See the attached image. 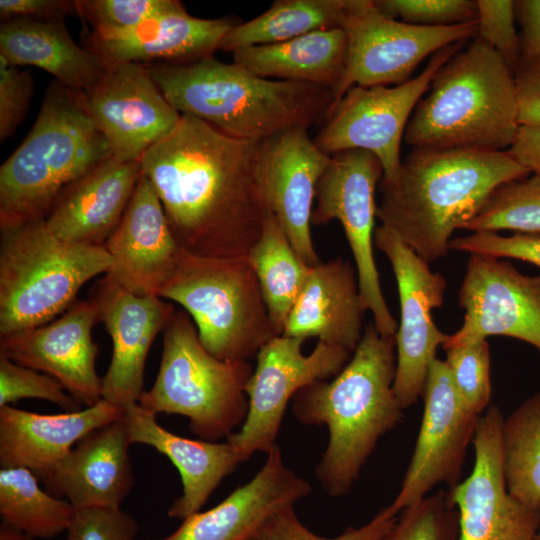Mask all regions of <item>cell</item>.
Wrapping results in <instances>:
<instances>
[{
	"label": "cell",
	"mask_w": 540,
	"mask_h": 540,
	"mask_svg": "<svg viewBox=\"0 0 540 540\" xmlns=\"http://www.w3.org/2000/svg\"><path fill=\"white\" fill-rule=\"evenodd\" d=\"M162 333L156 379L137 403L155 415L187 417L201 440L227 439L246 419L245 387L254 367L249 360H220L210 354L184 309L174 311Z\"/></svg>",
	"instance_id": "obj_8"
},
{
	"label": "cell",
	"mask_w": 540,
	"mask_h": 540,
	"mask_svg": "<svg viewBox=\"0 0 540 540\" xmlns=\"http://www.w3.org/2000/svg\"><path fill=\"white\" fill-rule=\"evenodd\" d=\"M258 142L233 138L191 115L140 159L184 250L248 257L269 213L255 173Z\"/></svg>",
	"instance_id": "obj_1"
},
{
	"label": "cell",
	"mask_w": 540,
	"mask_h": 540,
	"mask_svg": "<svg viewBox=\"0 0 540 540\" xmlns=\"http://www.w3.org/2000/svg\"><path fill=\"white\" fill-rule=\"evenodd\" d=\"M111 157L80 92L55 80L29 134L0 167V227L45 219L66 187Z\"/></svg>",
	"instance_id": "obj_6"
},
{
	"label": "cell",
	"mask_w": 540,
	"mask_h": 540,
	"mask_svg": "<svg viewBox=\"0 0 540 540\" xmlns=\"http://www.w3.org/2000/svg\"><path fill=\"white\" fill-rule=\"evenodd\" d=\"M177 0H77L79 16L87 20L95 34L129 30L159 15Z\"/></svg>",
	"instance_id": "obj_42"
},
{
	"label": "cell",
	"mask_w": 540,
	"mask_h": 540,
	"mask_svg": "<svg viewBox=\"0 0 540 540\" xmlns=\"http://www.w3.org/2000/svg\"><path fill=\"white\" fill-rule=\"evenodd\" d=\"M311 491L307 480L285 466L276 444L249 482L215 507L186 517L172 534L158 540H247L268 516Z\"/></svg>",
	"instance_id": "obj_24"
},
{
	"label": "cell",
	"mask_w": 540,
	"mask_h": 540,
	"mask_svg": "<svg viewBox=\"0 0 540 540\" xmlns=\"http://www.w3.org/2000/svg\"><path fill=\"white\" fill-rule=\"evenodd\" d=\"M157 296L182 306L205 349L220 360H249L277 336L248 257L201 256L180 247Z\"/></svg>",
	"instance_id": "obj_9"
},
{
	"label": "cell",
	"mask_w": 540,
	"mask_h": 540,
	"mask_svg": "<svg viewBox=\"0 0 540 540\" xmlns=\"http://www.w3.org/2000/svg\"><path fill=\"white\" fill-rule=\"evenodd\" d=\"M515 3L516 23L522 56L540 54V0H517Z\"/></svg>",
	"instance_id": "obj_49"
},
{
	"label": "cell",
	"mask_w": 540,
	"mask_h": 540,
	"mask_svg": "<svg viewBox=\"0 0 540 540\" xmlns=\"http://www.w3.org/2000/svg\"><path fill=\"white\" fill-rule=\"evenodd\" d=\"M234 25L229 18L191 16L177 1L169 10L129 30L91 33L85 37V47L110 61L188 63L213 55Z\"/></svg>",
	"instance_id": "obj_27"
},
{
	"label": "cell",
	"mask_w": 540,
	"mask_h": 540,
	"mask_svg": "<svg viewBox=\"0 0 540 540\" xmlns=\"http://www.w3.org/2000/svg\"><path fill=\"white\" fill-rule=\"evenodd\" d=\"M477 8V37L493 48L514 74L522 58L514 1L477 0Z\"/></svg>",
	"instance_id": "obj_43"
},
{
	"label": "cell",
	"mask_w": 540,
	"mask_h": 540,
	"mask_svg": "<svg viewBox=\"0 0 540 540\" xmlns=\"http://www.w3.org/2000/svg\"><path fill=\"white\" fill-rule=\"evenodd\" d=\"M0 540H35L5 524L0 525Z\"/></svg>",
	"instance_id": "obj_51"
},
{
	"label": "cell",
	"mask_w": 540,
	"mask_h": 540,
	"mask_svg": "<svg viewBox=\"0 0 540 540\" xmlns=\"http://www.w3.org/2000/svg\"><path fill=\"white\" fill-rule=\"evenodd\" d=\"M340 28L348 49L336 103L352 86L403 84L426 57L478 34L477 20L447 27L416 26L386 16L372 0H349Z\"/></svg>",
	"instance_id": "obj_11"
},
{
	"label": "cell",
	"mask_w": 540,
	"mask_h": 540,
	"mask_svg": "<svg viewBox=\"0 0 540 540\" xmlns=\"http://www.w3.org/2000/svg\"><path fill=\"white\" fill-rule=\"evenodd\" d=\"M141 176L140 162H101L62 191L45 218L49 231L65 241L104 245Z\"/></svg>",
	"instance_id": "obj_26"
},
{
	"label": "cell",
	"mask_w": 540,
	"mask_h": 540,
	"mask_svg": "<svg viewBox=\"0 0 540 540\" xmlns=\"http://www.w3.org/2000/svg\"><path fill=\"white\" fill-rule=\"evenodd\" d=\"M139 525L121 508L76 509L64 540H136Z\"/></svg>",
	"instance_id": "obj_44"
},
{
	"label": "cell",
	"mask_w": 540,
	"mask_h": 540,
	"mask_svg": "<svg viewBox=\"0 0 540 540\" xmlns=\"http://www.w3.org/2000/svg\"><path fill=\"white\" fill-rule=\"evenodd\" d=\"M465 42L449 45L437 53L417 76L396 86H352L336 103L324 126L313 139L326 154L362 149L374 154L383 168V181L398 175L401 142L408 121L428 90L437 71Z\"/></svg>",
	"instance_id": "obj_12"
},
{
	"label": "cell",
	"mask_w": 540,
	"mask_h": 540,
	"mask_svg": "<svg viewBox=\"0 0 540 540\" xmlns=\"http://www.w3.org/2000/svg\"><path fill=\"white\" fill-rule=\"evenodd\" d=\"M90 300L113 344L112 359L102 378V399L120 407L136 403L144 391L150 347L176 309L158 296L135 295L107 276L97 283Z\"/></svg>",
	"instance_id": "obj_21"
},
{
	"label": "cell",
	"mask_w": 540,
	"mask_h": 540,
	"mask_svg": "<svg viewBox=\"0 0 540 540\" xmlns=\"http://www.w3.org/2000/svg\"><path fill=\"white\" fill-rule=\"evenodd\" d=\"M75 508L39 486V479L22 467L0 469L2 523L31 538L49 539L67 531Z\"/></svg>",
	"instance_id": "obj_34"
},
{
	"label": "cell",
	"mask_w": 540,
	"mask_h": 540,
	"mask_svg": "<svg viewBox=\"0 0 540 540\" xmlns=\"http://www.w3.org/2000/svg\"><path fill=\"white\" fill-rule=\"evenodd\" d=\"M463 229L473 232L513 230L539 234L540 176L534 174L497 187Z\"/></svg>",
	"instance_id": "obj_36"
},
{
	"label": "cell",
	"mask_w": 540,
	"mask_h": 540,
	"mask_svg": "<svg viewBox=\"0 0 540 540\" xmlns=\"http://www.w3.org/2000/svg\"><path fill=\"white\" fill-rule=\"evenodd\" d=\"M127 424L119 420L84 436L42 479L45 490L76 509L120 508L134 486Z\"/></svg>",
	"instance_id": "obj_23"
},
{
	"label": "cell",
	"mask_w": 540,
	"mask_h": 540,
	"mask_svg": "<svg viewBox=\"0 0 540 540\" xmlns=\"http://www.w3.org/2000/svg\"><path fill=\"white\" fill-rule=\"evenodd\" d=\"M33 78L29 70L8 64L0 57V140L12 136L29 109Z\"/></svg>",
	"instance_id": "obj_46"
},
{
	"label": "cell",
	"mask_w": 540,
	"mask_h": 540,
	"mask_svg": "<svg viewBox=\"0 0 540 540\" xmlns=\"http://www.w3.org/2000/svg\"><path fill=\"white\" fill-rule=\"evenodd\" d=\"M55 378L19 365L0 354V407L25 398L47 400L75 412L81 404Z\"/></svg>",
	"instance_id": "obj_40"
},
{
	"label": "cell",
	"mask_w": 540,
	"mask_h": 540,
	"mask_svg": "<svg viewBox=\"0 0 540 540\" xmlns=\"http://www.w3.org/2000/svg\"><path fill=\"white\" fill-rule=\"evenodd\" d=\"M305 340L277 335L261 347L245 393L248 412L239 431L226 441L248 460L255 452L268 453L275 445L286 407L302 388L338 375L351 358L349 351L318 341L303 354Z\"/></svg>",
	"instance_id": "obj_13"
},
{
	"label": "cell",
	"mask_w": 540,
	"mask_h": 540,
	"mask_svg": "<svg viewBox=\"0 0 540 540\" xmlns=\"http://www.w3.org/2000/svg\"><path fill=\"white\" fill-rule=\"evenodd\" d=\"M374 246L387 256L398 287L400 322L394 336L393 389L404 410L422 397L437 348L448 337L432 318V310L443 304L447 283L441 274L431 271L427 261L383 225L375 228Z\"/></svg>",
	"instance_id": "obj_14"
},
{
	"label": "cell",
	"mask_w": 540,
	"mask_h": 540,
	"mask_svg": "<svg viewBox=\"0 0 540 540\" xmlns=\"http://www.w3.org/2000/svg\"><path fill=\"white\" fill-rule=\"evenodd\" d=\"M500 443L509 493L540 512V392L503 419Z\"/></svg>",
	"instance_id": "obj_35"
},
{
	"label": "cell",
	"mask_w": 540,
	"mask_h": 540,
	"mask_svg": "<svg viewBox=\"0 0 540 540\" xmlns=\"http://www.w3.org/2000/svg\"><path fill=\"white\" fill-rule=\"evenodd\" d=\"M111 264L104 245L62 240L45 219L0 227V337L49 323Z\"/></svg>",
	"instance_id": "obj_7"
},
{
	"label": "cell",
	"mask_w": 540,
	"mask_h": 540,
	"mask_svg": "<svg viewBox=\"0 0 540 540\" xmlns=\"http://www.w3.org/2000/svg\"><path fill=\"white\" fill-rule=\"evenodd\" d=\"M106 61L100 78L80 92L83 106L107 140L112 157L139 162L178 125L182 114L165 98L146 65Z\"/></svg>",
	"instance_id": "obj_16"
},
{
	"label": "cell",
	"mask_w": 540,
	"mask_h": 540,
	"mask_svg": "<svg viewBox=\"0 0 540 540\" xmlns=\"http://www.w3.org/2000/svg\"><path fill=\"white\" fill-rule=\"evenodd\" d=\"M349 0H276L259 16L235 24L219 49H239L280 43L304 34L340 27Z\"/></svg>",
	"instance_id": "obj_33"
},
{
	"label": "cell",
	"mask_w": 540,
	"mask_h": 540,
	"mask_svg": "<svg viewBox=\"0 0 540 540\" xmlns=\"http://www.w3.org/2000/svg\"><path fill=\"white\" fill-rule=\"evenodd\" d=\"M123 417V407L104 399L75 412L39 414L0 407L1 468L22 467L39 481L96 428Z\"/></svg>",
	"instance_id": "obj_25"
},
{
	"label": "cell",
	"mask_w": 540,
	"mask_h": 540,
	"mask_svg": "<svg viewBox=\"0 0 540 540\" xmlns=\"http://www.w3.org/2000/svg\"><path fill=\"white\" fill-rule=\"evenodd\" d=\"M383 177L379 159L362 149L330 155L316 188L311 224L337 220L353 254L365 311L382 336H395L398 323L391 314L379 280L373 246L377 204L375 191Z\"/></svg>",
	"instance_id": "obj_10"
},
{
	"label": "cell",
	"mask_w": 540,
	"mask_h": 540,
	"mask_svg": "<svg viewBox=\"0 0 540 540\" xmlns=\"http://www.w3.org/2000/svg\"><path fill=\"white\" fill-rule=\"evenodd\" d=\"M277 335L296 303L310 268L298 256L276 217L269 212L248 255Z\"/></svg>",
	"instance_id": "obj_32"
},
{
	"label": "cell",
	"mask_w": 540,
	"mask_h": 540,
	"mask_svg": "<svg viewBox=\"0 0 540 540\" xmlns=\"http://www.w3.org/2000/svg\"><path fill=\"white\" fill-rule=\"evenodd\" d=\"M132 444H146L162 453L177 468L182 495L169 507L168 516L185 519L200 511L221 481L243 462L228 441L191 440L163 428L156 415L137 402L123 406Z\"/></svg>",
	"instance_id": "obj_29"
},
{
	"label": "cell",
	"mask_w": 540,
	"mask_h": 540,
	"mask_svg": "<svg viewBox=\"0 0 540 540\" xmlns=\"http://www.w3.org/2000/svg\"><path fill=\"white\" fill-rule=\"evenodd\" d=\"M503 419L496 405L480 416L473 440L472 472L446 490L458 511V540L535 539L540 512L521 503L506 487L500 443Z\"/></svg>",
	"instance_id": "obj_18"
},
{
	"label": "cell",
	"mask_w": 540,
	"mask_h": 540,
	"mask_svg": "<svg viewBox=\"0 0 540 540\" xmlns=\"http://www.w3.org/2000/svg\"><path fill=\"white\" fill-rule=\"evenodd\" d=\"M104 246L112 258L105 276L135 295L157 296L172 274L180 246L159 197L143 174Z\"/></svg>",
	"instance_id": "obj_22"
},
{
	"label": "cell",
	"mask_w": 540,
	"mask_h": 540,
	"mask_svg": "<svg viewBox=\"0 0 540 540\" xmlns=\"http://www.w3.org/2000/svg\"><path fill=\"white\" fill-rule=\"evenodd\" d=\"M388 17L423 27H447L477 20V0H375Z\"/></svg>",
	"instance_id": "obj_41"
},
{
	"label": "cell",
	"mask_w": 540,
	"mask_h": 540,
	"mask_svg": "<svg viewBox=\"0 0 540 540\" xmlns=\"http://www.w3.org/2000/svg\"><path fill=\"white\" fill-rule=\"evenodd\" d=\"M365 312L356 268L338 257L310 268L282 335L318 341L353 353L362 339Z\"/></svg>",
	"instance_id": "obj_28"
},
{
	"label": "cell",
	"mask_w": 540,
	"mask_h": 540,
	"mask_svg": "<svg viewBox=\"0 0 540 540\" xmlns=\"http://www.w3.org/2000/svg\"><path fill=\"white\" fill-rule=\"evenodd\" d=\"M347 36L340 27L316 30L297 38L234 51L233 63L273 80L328 87L336 93L345 74Z\"/></svg>",
	"instance_id": "obj_31"
},
{
	"label": "cell",
	"mask_w": 540,
	"mask_h": 540,
	"mask_svg": "<svg viewBox=\"0 0 540 540\" xmlns=\"http://www.w3.org/2000/svg\"><path fill=\"white\" fill-rule=\"evenodd\" d=\"M449 248L500 259H519L540 268L539 234L517 233L505 237L496 232H473L465 237L452 238Z\"/></svg>",
	"instance_id": "obj_45"
},
{
	"label": "cell",
	"mask_w": 540,
	"mask_h": 540,
	"mask_svg": "<svg viewBox=\"0 0 540 540\" xmlns=\"http://www.w3.org/2000/svg\"><path fill=\"white\" fill-rule=\"evenodd\" d=\"M519 127L514 74L475 37L437 71L404 140L412 149L506 151Z\"/></svg>",
	"instance_id": "obj_5"
},
{
	"label": "cell",
	"mask_w": 540,
	"mask_h": 540,
	"mask_svg": "<svg viewBox=\"0 0 540 540\" xmlns=\"http://www.w3.org/2000/svg\"><path fill=\"white\" fill-rule=\"evenodd\" d=\"M398 515L388 506L360 527H349L336 537H323L309 530L297 517L294 505L268 516L247 540H379L395 523Z\"/></svg>",
	"instance_id": "obj_39"
},
{
	"label": "cell",
	"mask_w": 540,
	"mask_h": 540,
	"mask_svg": "<svg viewBox=\"0 0 540 540\" xmlns=\"http://www.w3.org/2000/svg\"><path fill=\"white\" fill-rule=\"evenodd\" d=\"M99 322L92 300L75 302L60 318L0 338V354L58 380L84 407L102 400L96 372L99 352L92 328Z\"/></svg>",
	"instance_id": "obj_20"
},
{
	"label": "cell",
	"mask_w": 540,
	"mask_h": 540,
	"mask_svg": "<svg viewBox=\"0 0 540 540\" xmlns=\"http://www.w3.org/2000/svg\"><path fill=\"white\" fill-rule=\"evenodd\" d=\"M330 160L309 137L307 129H292L258 142L255 173L263 199L300 259L319 264L311 234L316 188Z\"/></svg>",
	"instance_id": "obj_19"
},
{
	"label": "cell",
	"mask_w": 540,
	"mask_h": 540,
	"mask_svg": "<svg viewBox=\"0 0 540 540\" xmlns=\"http://www.w3.org/2000/svg\"><path fill=\"white\" fill-rule=\"evenodd\" d=\"M461 327L442 345L446 351L508 336L540 351V275L520 273L510 262L470 254L460 290Z\"/></svg>",
	"instance_id": "obj_17"
},
{
	"label": "cell",
	"mask_w": 540,
	"mask_h": 540,
	"mask_svg": "<svg viewBox=\"0 0 540 540\" xmlns=\"http://www.w3.org/2000/svg\"><path fill=\"white\" fill-rule=\"evenodd\" d=\"M459 516L441 489L403 509L379 540H458Z\"/></svg>",
	"instance_id": "obj_37"
},
{
	"label": "cell",
	"mask_w": 540,
	"mask_h": 540,
	"mask_svg": "<svg viewBox=\"0 0 540 540\" xmlns=\"http://www.w3.org/2000/svg\"><path fill=\"white\" fill-rule=\"evenodd\" d=\"M446 363L465 405L481 415L490 405V349L487 339L446 350Z\"/></svg>",
	"instance_id": "obj_38"
},
{
	"label": "cell",
	"mask_w": 540,
	"mask_h": 540,
	"mask_svg": "<svg viewBox=\"0 0 540 540\" xmlns=\"http://www.w3.org/2000/svg\"><path fill=\"white\" fill-rule=\"evenodd\" d=\"M530 173L507 150L412 149L394 180L381 179L376 217L431 263L497 187Z\"/></svg>",
	"instance_id": "obj_2"
},
{
	"label": "cell",
	"mask_w": 540,
	"mask_h": 540,
	"mask_svg": "<svg viewBox=\"0 0 540 540\" xmlns=\"http://www.w3.org/2000/svg\"><path fill=\"white\" fill-rule=\"evenodd\" d=\"M421 424L401 488L388 505L398 515L438 484H459L466 452L474 440L481 415L460 397L444 360L435 359L423 392Z\"/></svg>",
	"instance_id": "obj_15"
},
{
	"label": "cell",
	"mask_w": 540,
	"mask_h": 540,
	"mask_svg": "<svg viewBox=\"0 0 540 540\" xmlns=\"http://www.w3.org/2000/svg\"><path fill=\"white\" fill-rule=\"evenodd\" d=\"M395 372V337L382 336L371 323L338 375L294 395L299 422L328 428V445L315 469L328 495L349 494L380 438L401 422Z\"/></svg>",
	"instance_id": "obj_3"
},
{
	"label": "cell",
	"mask_w": 540,
	"mask_h": 540,
	"mask_svg": "<svg viewBox=\"0 0 540 540\" xmlns=\"http://www.w3.org/2000/svg\"><path fill=\"white\" fill-rule=\"evenodd\" d=\"M168 102L237 139L261 142L325 121L336 104L332 89L254 75L207 56L147 66Z\"/></svg>",
	"instance_id": "obj_4"
},
{
	"label": "cell",
	"mask_w": 540,
	"mask_h": 540,
	"mask_svg": "<svg viewBox=\"0 0 540 540\" xmlns=\"http://www.w3.org/2000/svg\"><path fill=\"white\" fill-rule=\"evenodd\" d=\"M514 79L520 126H540V54L522 56Z\"/></svg>",
	"instance_id": "obj_47"
},
{
	"label": "cell",
	"mask_w": 540,
	"mask_h": 540,
	"mask_svg": "<svg viewBox=\"0 0 540 540\" xmlns=\"http://www.w3.org/2000/svg\"><path fill=\"white\" fill-rule=\"evenodd\" d=\"M69 15L79 16L77 0L0 1V18L2 22L15 18L65 19Z\"/></svg>",
	"instance_id": "obj_48"
},
{
	"label": "cell",
	"mask_w": 540,
	"mask_h": 540,
	"mask_svg": "<svg viewBox=\"0 0 540 540\" xmlns=\"http://www.w3.org/2000/svg\"><path fill=\"white\" fill-rule=\"evenodd\" d=\"M0 57L17 67L34 66L74 91L100 78L106 61L71 37L65 19L15 18L0 25Z\"/></svg>",
	"instance_id": "obj_30"
},
{
	"label": "cell",
	"mask_w": 540,
	"mask_h": 540,
	"mask_svg": "<svg viewBox=\"0 0 540 540\" xmlns=\"http://www.w3.org/2000/svg\"><path fill=\"white\" fill-rule=\"evenodd\" d=\"M534 540H540V525H539V528L537 530V533H536V536H535Z\"/></svg>",
	"instance_id": "obj_52"
},
{
	"label": "cell",
	"mask_w": 540,
	"mask_h": 540,
	"mask_svg": "<svg viewBox=\"0 0 540 540\" xmlns=\"http://www.w3.org/2000/svg\"><path fill=\"white\" fill-rule=\"evenodd\" d=\"M507 152L530 172L540 176V126H520Z\"/></svg>",
	"instance_id": "obj_50"
}]
</instances>
